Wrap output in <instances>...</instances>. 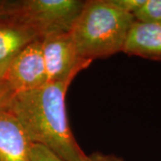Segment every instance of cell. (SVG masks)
<instances>
[{
	"instance_id": "obj_1",
	"label": "cell",
	"mask_w": 161,
	"mask_h": 161,
	"mask_svg": "<svg viewBox=\"0 0 161 161\" xmlns=\"http://www.w3.org/2000/svg\"><path fill=\"white\" fill-rule=\"evenodd\" d=\"M71 83H47L34 91L16 93L6 108L32 143L46 147L64 161H84L87 155L76 142L66 115L65 96Z\"/></svg>"
},
{
	"instance_id": "obj_2",
	"label": "cell",
	"mask_w": 161,
	"mask_h": 161,
	"mask_svg": "<svg viewBox=\"0 0 161 161\" xmlns=\"http://www.w3.org/2000/svg\"><path fill=\"white\" fill-rule=\"evenodd\" d=\"M134 22L132 14L116 8L109 0L85 1L70 31L77 55L92 62L124 52Z\"/></svg>"
},
{
	"instance_id": "obj_3",
	"label": "cell",
	"mask_w": 161,
	"mask_h": 161,
	"mask_svg": "<svg viewBox=\"0 0 161 161\" xmlns=\"http://www.w3.org/2000/svg\"><path fill=\"white\" fill-rule=\"evenodd\" d=\"M84 3L80 0L13 1L6 17L28 26L42 39L51 33L70 31Z\"/></svg>"
},
{
	"instance_id": "obj_4",
	"label": "cell",
	"mask_w": 161,
	"mask_h": 161,
	"mask_svg": "<svg viewBox=\"0 0 161 161\" xmlns=\"http://www.w3.org/2000/svg\"><path fill=\"white\" fill-rule=\"evenodd\" d=\"M41 44L48 83L72 82L92 63L79 58L70 31L46 35L41 39Z\"/></svg>"
},
{
	"instance_id": "obj_5",
	"label": "cell",
	"mask_w": 161,
	"mask_h": 161,
	"mask_svg": "<svg viewBox=\"0 0 161 161\" xmlns=\"http://www.w3.org/2000/svg\"><path fill=\"white\" fill-rule=\"evenodd\" d=\"M4 80L15 94L34 91L48 83L41 39L30 43L18 54L10 64Z\"/></svg>"
},
{
	"instance_id": "obj_6",
	"label": "cell",
	"mask_w": 161,
	"mask_h": 161,
	"mask_svg": "<svg viewBox=\"0 0 161 161\" xmlns=\"http://www.w3.org/2000/svg\"><path fill=\"white\" fill-rule=\"evenodd\" d=\"M32 142L7 108L0 109V161H31Z\"/></svg>"
},
{
	"instance_id": "obj_7",
	"label": "cell",
	"mask_w": 161,
	"mask_h": 161,
	"mask_svg": "<svg viewBox=\"0 0 161 161\" xmlns=\"http://www.w3.org/2000/svg\"><path fill=\"white\" fill-rule=\"evenodd\" d=\"M40 39L33 30L9 17L0 18V80L25 47Z\"/></svg>"
},
{
	"instance_id": "obj_8",
	"label": "cell",
	"mask_w": 161,
	"mask_h": 161,
	"mask_svg": "<svg viewBox=\"0 0 161 161\" xmlns=\"http://www.w3.org/2000/svg\"><path fill=\"white\" fill-rule=\"evenodd\" d=\"M128 56L161 62V24L135 21L124 48Z\"/></svg>"
},
{
	"instance_id": "obj_9",
	"label": "cell",
	"mask_w": 161,
	"mask_h": 161,
	"mask_svg": "<svg viewBox=\"0 0 161 161\" xmlns=\"http://www.w3.org/2000/svg\"><path fill=\"white\" fill-rule=\"evenodd\" d=\"M133 16L140 23L161 24V0H146Z\"/></svg>"
},
{
	"instance_id": "obj_10",
	"label": "cell",
	"mask_w": 161,
	"mask_h": 161,
	"mask_svg": "<svg viewBox=\"0 0 161 161\" xmlns=\"http://www.w3.org/2000/svg\"><path fill=\"white\" fill-rule=\"evenodd\" d=\"M31 161H64L47 148L35 143L31 148Z\"/></svg>"
},
{
	"instance_id": "obj_11",
	"label": "cell",
	"mask_w": 161,
	"mask_h": 161,
	"mask_svg": "<svg viewBox=\"0 0 161 161\" xmlns=\"http://www.w3.org/2000/svg\"><path fill=\"white\" fill-rule=\"evenodd\" d=\"M109 1L116 8L134 15V14L142 8L146 0H109Z\"/></svg>"
},
{
	"instance_id": "obj_12",
	"label": "cell",
	"mask_w": 161,
	"mask_h": 161,
	"mask_svg": "<svg viewBox=\"0 0 161 161\" xmlns=\"http://www.w3.org/2000/svg\"><path fill=\"white\" fill-rule=\"evenodd\" d=\"M14 92L4 80H0V109L6 108L12 98L14 96Z\"/></svg>"
},
{
	"instance_id": "obj_13",
	"label": "cell",
	"mask_w": 161,
	"mask_h": 161,
	"mask_svg": "<svg viewBox=\"0 0 161 161\" xmlns=\"http://www.w3.org/2000/svg\"><path fill=\"white\" fill-rule=\"evenodd\" d=\"M84 161H125L122 158L114 154H104L102 152H94L87 155Z\"/></svg>"
},
{
	"instance_id": "obj_14",
	"label": "cell",
	"mask_w": 161,
	"mask_h": 161,
	"mask_svg": "<svg viewBox=\"0 0 161 161\" xmlns=\"http://www.w3.org/2000/svg\"><path fill=\"white\" fill-rule=\"evenodd\" d=\"M12 5H13V1L0 0V18L6 17L9 14Z\"/></svg>"
}]
</instances>
